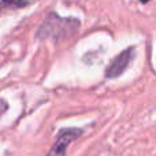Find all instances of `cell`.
<instances>
[{"label": "cell", "mask_w": 156, "mask_h": 156, "mask_svg": "<svg viewBox=\"0 0 156 156\" xmlns=\"http://www.w3.org/2000/svg\"><path fill=\"white\" fill-rule=\"evenodd\" d=\"M30 3V0H0V10H15V8L25 7Z\"/></svg>", "instance_id": "277c9868"}, {"label": "cell", "mask_w": 156, "mask_h": 156, "mask_svg": "<svg viewBox=\"0 0 156 156\" xmlns=\"http://www.w3.org/2000/svg\"><path fill=\"white\" fill-rule=\"evenodd\" d=\"M82 134V130L71 127V129H63L58 136L56 143L54 144L52 149L49 151L48 156H65L66 148L69 147V144H71L73 141H76L80 136Z\"/></svg>", "instance_id": "7a4b0ae2"}, {"label": "cell", "mask_w": 156, "mask_h": 156, "mask_svg": "<svg viewBox=\"0 0 156 156\" xmlns=\"http://www.w3.org/2000/svg\"><path fill=\"white\" fill-rule=\"evenodd\" d=\"M80 26L81 22L76 18H62L55 12H51L38 27L36 36L40 40L52 38V40L59 41L76 34Z\"/></svg>", "instance_id": "6da1fadb"}, {"label": "cell", "mask_w": 156, "mask_h": 156, "mask_svg": "<svg viewBox=\"0 0 156 156\" xmlns=\"http://www.w3.org/2000/svg\"><path fill=\"white\" fill-rule=\"evenodd\" d=\"M132 51H133V48H127L125 51H122L119 55H116L110 62V65H108L107 70H105V77L116 78L121 76L127 69L130 60H132Z\"/></svg>", "instance_id": "3957f363"}, {"label": "cell", "mask_w": 156, "mask_h": 156, "mask_svg": "<svg viewBox=\"0 0 156 156\" xmlns=\"http://www.w3.org/2000/svg\"><path fill=\"white\" fill-rule=\"evenodd\" d=\"M140 2H141V3H148L149 0H140Z\"/></svg>", "instance_id": "5b68a950"}]
</instances>
